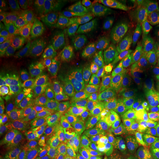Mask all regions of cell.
Here are the masks:
<instances>
[{
    "instance_id": "obj_23",
    "label": "cell",
    "mask_w": 159,
    "mask_h": 159,
    "mask_svg": "<svg viewBox=\"0 0 159 159\" xmlns=\"http://www.w3.org/2000/svg\"><path fill=\"white\" fill-rule=\"evenodd\" d=\"M31 96V95H30ZM29 97L22 93L11 91H0V108L1 110L25 98Z\"/></svg>"
},
{
    "instance_id": "obj_12",
    "label": "cell",
    "mask_w": 159,
    "mask_h": 159,
    "mask_svg": "<svg viewBox=\"0 0 159 159\" xmlns=\"http://www.w3.org/2000/svg\"><path fill=\"white\" fill-rule=\"evenodd\" d=\"M52 39L55 40L70 57H84L87 46L85 35L80 27L65 25L52 31Z\"/></svg>"
},
{
    "instance_id": "obj_26",
    "label": "cell",
    "mask_w": 159,
    "mask_h": 159,
    "mask_svg": "<svg viewBox=\"0 0 159 159\" xmlns=\"http://www.w3.org/2000/svg\"><path fill=\"white\" fill-rule=\"evenodd\" d=\"M150 141L153 150L159 153V121L151 131Z\"/></svg>"
},
{
    "instance_id": "obj_16",
    "label": "cell",
    "mask_w": 159,
    "mask_h": 159,
    "mask_svg": "<svg viewBox=\"0 0 159 159\" xmlns=\"http://www.w3.org/2000/svg\"><path fill=\"white\" fill-rule=\"evenodd\" d=\"M69 58L70 56L51 37L35 59L41 69L48 71Z\"/></svg>"
},
{
    "instance_id": "obj_10",
    "label": "cell",
    "mask_w": 159,
    "mask_h": 159,
    "mask_svg": "<svg viewBox=\"0 0 159 159\" xmlns=\"http://www.w3.org/2000/svg\"><path fill=\"white\" fill-rule=\"evenodd\" d=\"M83 60V57H70L68 61L47 71L49 85L52 90L64 95L71 93L76 86Z\"/></svg>"
},
{
    "instance_id": "obj_13",
    "label": "cell",
    "mask_w": 159,
    "mask_h": 159,
    "mask_svg": "<svg viewBox=\"0 0 159 159\" xmlns=\"http://www.w3.org/2000/svg\"><path fill=\"white\" fill-rule=\"evenodd\" d=\"M21 80L37 90L49 87L47 71L39 66L35 58L25 57L11 62Z\"/></svg>"
},
{
    "instance_id": "obj_9",
    "label": "cell",
    "mask_w": 159,
    "mask_h": 159,
    "mask_svg": "<svg viewBox=\"0 0 159 159\" xmlns=\"http://www.w3.org/2000/svg\"><path fill=\"white\" fill-rule=\"evenodd\" d=\"M77 108L75 103L69 105L56 122L40 132L35 139V142L41 146H52L72 136Z\"/></svg>"
},
{
    "instance_id": "obj_6",
    "label": "cell",
    "mask_w": 159,
    "mask_h": 159,
    "mask_svg": "<svg viewBox=\"0 0 159 159\" xmlns=\"http://www.w3.org/2000/svg\"><path fill=\"white\" fill-rule=\"evenodd\" d=\"M66 95L53 90H36L28 97L27 112L42 124L52 120L65 105Z\"/></svg>"
},
{
    "instance_id": "obj_24",
    "label": "cell",
    "mask_w": 159,
    "mask_h": 159,
    "mask_svg": "<svg viewBox=\"0 0 159 159\" xmlns=\"http://www.w3.org/2000/svg\"><path fill=\"white\" fill-rule=\"evenodd\" d=\"M132 147L128 144H115L109 146L106 157L108 159H129Z\"/></svg>"
},
{
    "instance_id": "obj_27",
    "label": "cell",
    "mask_w": 159,
    "mask_h": 159,
    "mask_svg": "<svg viewBox=\"0 0 159 159\" xmlns=\"http://www.w3.org/2000/svg\"><path fill=\"white\" fill-rule=\"evenodd\" d=\"M13 69L12 63L5 56L1 55L0 57V80H2L6 75Z\"/></svg>"
},
{
    "instance_id": "obj_8",
    "label": "cell",
    "mask_w": 159,
    "mask_h": 159,
    "mask_svg": "<svg viewBox=\"0 0 159 159\" xmlns=\"http://www.w3.org/2000/svg\"><path fill=\"white\" fill-rule=\"evenodd\" d=\"M52 33L30 30L18 32L13 47L7 53L11 62L25 57L35 58L51 38Z\"/></svg>"
},
{
    "instance_id": "obj_29",
    "label": "cell",
    "mask_w": 159,
    "mask_h": 159,
    "mask_svg": "<svg viewBox=\"0 0 159 159\" xmlns=\"http://www.w3.org/2000/svg\"><path fill=\"white\" fill-rule=\"evenodd\" d=\"M152 36H154L159 39V27L155 29L152 32Z\"/></svg>"
},
{
    "instance_id": "obj_20",
    "label": "cell",
    "mask_w": 159,
    "mask_h": 159,
    "mask_svg": "<svg viewBox=\"0 0 159 159\" xmlns=\"http://www.w3.org/2000/svg\"><path fill=\"white\" fill-rule=\"evenodd\" d=\"M36 90L26 85L16 74L14 69L0 80V91H15L30 97Z\"/></svg>"
},
{
    "instance_id": "obj_1",
    "label": "cell",
    "mask_w": 159,
    "mask_h": 159,
    "mask_svg": "<svg viewBox=\"0 0 159 159\" xmlns=\"http://www.w3.org/2000/svg\"><path fill=\"white\" fill-rule=\"evenodd\" d=\"M116 112V104L108 97L97 95L81 103L77 108L72 136L83 142L98 141L108 132Z\"/></svg>"
},
{
    "instance_id": "obj_14",
    "label": "cell",
    "mask_w": 159,
    "mask_h": 159,
    "mask_svg": "<svg viewBox=\"0 0 159 159\" xmlns=\"http://www.w3.org/2000/svg\"><path fill=\"white\" fill-rule=\"evenodd\" d=\"M20 5L28 30L53 31L50 30L52 24L46 2L41 0H21Z\"/></svg>"
},
{
    "instance_id": "obj_25",
    "label": "cell",
    "mask_w": 159,
    "mask_h": 159,
    "mask_svg": "<svg viewBox=\"0 0 159 159\" xmlns=\"http://www.w3.org/2000/svg\"><path fill=\"white\" fill-rule=\"evenodd\" d=\"M129 159H150V156L140 142L131 148Z\"/></svg>"
},
{
    "instance_id": "obj_28",
    "label": "cell",
    "mask_w": 159,
    "mask_h": 159,
    "mask_svg": "<svg viewBox=\"0 0 159 159\" xmlns=\"http://www.w3.org/2000/svg\"><path fill=\"white\" fill-rule=\"evenodd\" d=\"M78 159H108L106 156H103V155L99 154H91L89 156L80 157Z\"/></svg>"
},
{
    "instance_id": "obj_18",
    "label": "cell",
    "mask_w": 159,
    "mask_h": 159,
    "mask_svg": "<svg viewBox=\"0 0 159 159\" xmlns=\"http://www.w3.org/2000/svg\"><path fill=\"white\" fill-rule=\"evenodd\" d=\"M139 68L146 71H157L159 69V39L154 36L147 41L144 52Z\"/></svg>"
},
{
    "instance_id": "obj_17",
    "label": "cell",
    "mask_w": 159,
    "mask_h": 159,
    "mask_svg": "<svg viewBox=\"0 0 159 159\" xmlns=\"http://www.w3.org/2000/svg\"><path fill=\"white\" fill-rule=\"evenodd\" d=\"M41 125L39 121L27 111L20 117L16 124L13 139L18 142L29 140L35 136Z\"/></svg>"
},
{
    "instance_id": "obj_22",
    "label": "cell",
    "mask_w": 159,
    "mask_h": 159,
    "mask_svg": "<svg viewBox=\"0 0 159 159\" xmlns=\"http://www.w3.org/2000/svg\"><path fill=\"white\" fill-rule=\"evenodd\" d=\"M18 32L1 24V33H0V52L1 55L7 54L13 47L15 40L16 39Z\"/></svg>"
},
{
    "instance_id": "obj_2",
    "label": "cell",
    "mask_w": 159,
    "mask_h": 159,
    "mask_svg": "<svg viewBox=\"0 0 159 159\" xmlns=\"http://www.w3.org/2000/svg\"><path fill=\"white\" fill-rule=\"evenodd\" d=\"M159 16V1L113 0L110 36L150 27Z\"/></svg>"
},
{
    "instance_id": "obj_11",
    "label": "cell",
    "mask_w": 159,
    "mask_h": 159,
    "mask_svg": "<svg viewBox=\"0 0 159 159\" xmlns=\"http://www.w3.org/2000/svg\"><path fill=\"white\" fill-rule=\"evenodd\" d=\"M113 0H90L85 5V15L91 29L103 41L110 36Z\"/></svg>"
},
{
    "instance_id": "obj_19",
    "label": "cell",
    "mask_w": 159,
    "mask_h": 159,
    "mask_svg": "<svg viewBox=\"0 0 159 159\" xmlns=\"http://www.w3.org/2000/svg\"><path fill=\"white\" fill-rule=\"evenodd\" d=\"M71 2L67 0H48L47 6L48 12L55 22L63 25L71 16Z\"/></svg>"
},
{
    "instance_id": "obj_5",
    "label": "cell",
    "mask_w": 159,
    "mask_h": 159,
    "mask_svg": "<svg viewBox=\"0 0 159 159\" xmlns=\"http://www.w3.org/2000/svg\"><path fill=\"white\" fill-rule=\"evenodd\" d=\"M129 113L139 125L148 124L159 117V83L156 79L140 82L128 99Z\"/></svg>"
},
{
    "instance_id": "obj_7",
    "label": "cell",
    "mask_w": 159,
    "mask_h": 159,
    "mask_svg": "<svg viewBox=\"0 0 159 159\" xmlns=\"http://www.w3.org/2000/svg\"><path fill=\"white\" fill-rule=\"evenodd\" d=\"M143 132L129 111L121 114L111 125L105 136V142L109 146L128 144L133 147L138 144Z\"/></svg>"
},
{
    "instance_id": "obj_3",
    "label": "cell",
    "mask_w": 159,
    "mask_h": 159,
    "mask_svg": "<svg viewBox=\"0 0 159 159\" xmlns=\"http://www.w3.org/2000/svg\"><path fill=\"white\" fill-rule=\"evenodd\" d=\"M146 43L144 33L138 30H132L107 38L102 41V49L119 66L139 67Z\"/></svg>"
},
{
    "instance_id": "obj_4",
    "label": "cell",
    "mask_w": 159,
    "mask_h": 159,
    "mask_svg": "<svg viewBox=\"0 0 159 159\" xmlns=\"http://www.w3.org/2000/svg\"><path fill=\"white\" fill-rule=\"evenodd\" d=\"M114 74L108 61L100 52L87 46L77 76L76 88L79 97H84L102 89Z\"/></svg>"
},
{
    "instance_id": "obj_21",
    "label": "cell",
    "mask_w": 159,
    "mask_h": 159,
    "mask_svg": "<svg viewBox=\"0 0 159 159\" xmlns=\"http://www.w3.org/2000/svg\"><path fill=\"white\" fill-rule=\"evenodd\" d=\"M0 18L1 24L7 27L15 26L19 23V11L13 2L9 0L0 1Z\"/></svg>"
},
{
    "instance_id": "obj_15",
    "label": "cell",
    "mask_w": 159,
    "mask_h": 159,
    "mask_svg": "<svg viewBox=\"0 0 159 159\" xmlns=\"http://www.w3.org/2000/svg\"><path fill=\"white\" fill-rule=\"evenodd\" d=\"M28 97H27L0 111V139L2 142L9 140L13 136L16 124L28 110Z\"/></svg>"
}]
</instances>
